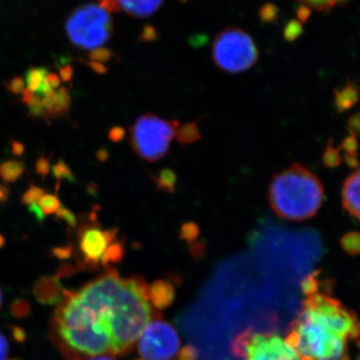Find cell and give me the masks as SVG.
Returning <instances> with one entry per match:
<instances>
[{
  "label": "cell",
  "instance_id": "obj_1",
  "mask_svg": "<svg viewBox=\"0 0 360 360\" xmlns=\"http://www.w3.org/2000/svg\"><path fill=\"white\" fill-rule=\"evenodd\" d=\"M49 336L68 360L131 352L142 330L160 316L143 277H122L113 267L78 290H63Z\"/></svg>",
  "mask_w": 360,
  "mask_h": 360
},
{
  "label": "cell",
  "instance_id": "obj_2",
  "mask_svg": "<svg viewBox=\"0 0 360 360\" xmlns=\"http://www.w3.org/2000/svg\"><path fill=\"white\" fill-rule=\"evenodd\" d=\"M302 309L288 328L285 340L300 360H347V342L359 335L356 316L321 290V279L310 274L302 283Z\"/></svg>",
  "mask_w": 360,
  "mask_h": 360
},
{
  "label": "cell",
  "instance_id": "obj_3",
  "mask_svg": "<svg viewBox=\"0 0 360 360\" xmlns=\"http://www.w3.org/2000/svg\"><path fill=\"white\" fill-rule=\"evenodd\" d=\"M323 198L321 180L298 163L274 174L270 182V207L283 219L303 221L311 219L319 212Z\"/></svg>",
  "mask_w": 360,
  "mask_h": 360
},
{
  "label": "cell",
  "instance_id": "obj_4",
  "mask_svg": "<svg viewBox=\"0 0 360 360\" xmlns=\"http://www.w3.org/2000/svg\"><path fill=\"white\" fill-rule=\"evenodd\" d=\"M179 127V120L146 113L130 127V146L142 160L155 162L167 155Z\"/></svg>",
  "mask_w": 360,
  "mask_h": 360
},
{
  "label": "cell",
  "instance_id": "obj_5",
  "mask_svg": "<svg viewBox=\"0 0 360 360\" xmlns=\"http://www.w3.org/2000/svg\"><path fill=\"white\" fill-rule=\"evenodd\" d=\"M65 30L75 46L94 51L110 40L112 20L110 11L98 4H90L73 11L66 21Z\"/></svg>",
  "mask_w": 360,
  "mask_h": 360
},
{
  "label": "cell",
  "instance_id": "obj_6",
  "mask_svg": "<svg viewBox=\"0 0 360 360\" xmlns=\"http://www.w3.org/2000/svg\"><path fill=\"white\" fill-rule=\"evenodd\" d=\"M212 58L221 70L229 73L243 72L257 63V45L243 30L229 28L217 35L213 42Z\"/></svg>",
  "mask_w": 360,
  "mask_h": 360
},
{
  "label": "cell",
  "instance_id": "obj_7",
  "mask_svg": "<svg viewBox=\"0 0 360 360\" xmlns=\"http://www.w3.org/2000/svg\"><path fill=\"white\" fill-rule=\"evenodd\" d=\"M232 352L243 360H300L285 338L252 329H246L232 340Z\"/></svg>",
  "mask_w": 360,
  "mask_h": 360
},
{
  "label": "cell",
  "instance_id": "obj_8",
  "mask_svg": "<svg viewBox=\"0 0 360 360\" xmlns=\"http://www.w3.org/2000/svg\"><path fill=\"white\" fill-rule=\"evenodd\" d=\"M136 345L139 360H176L181 352L179 333L160 316L148 322Z\"/></svg>",
  "mask_w": 360,
  "mask_h": 360
},
{
  "label": "cell",
  "instance_id": "obj_9",
  "mask_svg": "<svg viewBox=\"0 0 360 360\" xmlns=\"http://www.w3.org/2000/svg\"><path fill=\"white\" fill-rule=\"evenodd\" d=\"M82 262L80 266L86 269H97L103 266L106 251L118 239V229H104L97 224L96 210L90 213L89 222L80 224L77 229Z\"/></svg>",
  "mask_w": 360,
  "mask_h": 360
},
{
  "label": "cell",
  "instance_id": "obj_10",
  "mask_svg": "<svg viewBox=\"0 0 360 360\" xmlns=\"http://www.w3.org/2000/svg\"><path fill=\"white\" fill-rule=\"evenodd\" d=\"M163 0H99V6L110 13H123L137 18H146L158 11Z\"/></svg>",
  "mask_w": 360,
  "mask_h": 360
},
{
  "label": "cell",
  "instance_id": "obj_11",
  "mask_svg": "<svg viewBox=\"0 0 360 360\" xmlns=\"http://www.w3.org/2000/svg\"><path fill=\"white\" fill-rule=\"evenodd\" d=\"M71 96L66 87H58L51 94L42 97V106L44 108V120H56L68 115L70 110Z\"/></svg>",
  "mask_w": 360,
  "mask_h": 360
},
{
  "label": "cell",
  "instance_id": "obj_12",
  "mask_svg": "<svg viewBox=\"0 0 360 360\" xmlns=\"http://www.w3.org/2000/svg\"><path fill=\"white\" fill-rule=\"evenodd\" d=\"M342 203L352 217L360 220V168L345 180Z\"/></svg>",
  "mask_w": 360,
  "mask_h": 360
},
{
  "label": "cell",
  "instance_id": "obj_13",
  "mask_svg": "<svg viewBox=\"0 0 360 360\" xmlns=\"http://www.w3.org/2000/svg\"><path fill=\"white\" fill-rule=\"evenodd\" d=\"M151 297L155 309L160 310L167 307L174 300L175 290L174 284L169 281H156L150 284Z\"/></svg>",
  "mask_w": 360,
  "mask_h": 360
},
{
  "label": "cell",
  "instance_id": "obj_14",
  "mask_svg": "<svg viewBox=\"0 0 360 360\" xmlns=\"http://www.w3.org/2000/svg\"><path fill=\"white\" fill-rule=\"evenodd\" d=\"M151 179L158 191L170 194L175 193L177 175L170 168H163L158 174L151 175Z\"/></svg>",
  "mask_w": 360,
  "mask_h": 360
},
{
  "label": "cell",
  "instance_id": "obj_15",
  "mask_svg": "<svg viewBox=\"0 0 360 360\" xmlns=\"http://www.w3.org/2000/svg\"><path fill=\"white\" fill-rule=\"evenodd\" d=\"M25 172V167L22 161L9 160L0 163V179L6 184H14L18 181Z\"/></svg>",
  "mask_w": 360,
  "mask_h": 360
},
{
  "label": "cell",
  "instance_id": "obj_16",
  "mask_svg": "<svg viewBox=\"0 0 360 360\" xmlns=\"http://www.w3.org/2000/svg\"><path fill=\"white\" fill-rule=\"evenodd\" d=\"M200 130L196 122H188L177 129L176 137L177 142L182 146H191L194 142L200 141Z\"/></svg>",
  "mask_w": 360,
  "mask_h": 360
},
{
  "label": "cell",
  "instance_id": "obj_17",
  "mask_svg": "<svg viewBox=\"0 0 360 360\" xmlns=\"http://www.w3.org/2000/svg\"><path fill=\"white\" fill-rule=\"evenodd\" d=\"M59 290H60V285L56 277H44L40 279L35 286V293L40 300L47 297V295H49V300L51 297H56V295H59Z\"/></svg>",
  "mask_w": 360,
  "mask_h": 360
},
{
  "label": "cell",
  "instance_id": "obj_18",
  "mask_svg": "<svg viewBox=\"0 0 360 360\" xmlns=\"http://www.w3.org/2000/svg\"><path fill=\"white\" fill-rule=\"evenodd\" d=\"M47 73L49 70L45 68H32L28 70L25 77V89L35 94L40 84L44 82Z\"/></svg>",
  "mask_w": 360,
  "mask_h": 360
},
{
  "label": "cell",
  "instance_id": "obj_19",
  "mask_svg": "<svg viewBox=\"0 0 360 360\" xmlns=\"http://www.w3.org/2000/svg\"><path fill=\"white\" fill-rule=\"evenodd\" d=\"M357 98H359V94H357L356 89H354L352 85H347L345 89L336 92V106L340 110H347L354 105Z\"/></svg>",
  "mask_w": 360,
  "mask_h": 360
},
{
  "label": "cell",
  "instance_id": "obj_20",
  "mask_svg": "<svg viewBox=\"0 0 360 360\" xmlns=\"http://www.w3.org/2000/svg\"><path fill=\"white\" fill-rule=\"evenodd\" d=\"M52 176L58 180H66L70 184H77V180L70 165L63 160H59L53 167H51Z\"/></svg>",
  "mask_w": 360,
  "mask_h": 360
},
{
  "label": "cell",
  "instance_id": "obj_21",
  "mask_svg": "<svg viewBox=\"0 0 360 360\" xmlns=\"http://www.w3.org/2000/svg\"><path fill=\"white\" fill-rule=\"evenodd\" d=\"M39 202V205L40 208H41L42 212H44L45 217H46V215L56 214L61 205L60 200H59L58 195L49 193L44 194Z\"/></svg>",
  "mask_w": 360,
  "mask_h": 360
},
{
  "label": "cell",
  "instance_id": "obj_22",
  "mask_svg": "<svg viewBox=\"0 0 360 360\" xmlns=\"http://www.w3.org/2000/svg\"><path fill=\"white\" fill-rule=\"evenodd\" d=\"M300 1L307 8H312L317 11H329V9L340 6L341 4H345L348 0H300Z\"/></svg>",
  "mask_w": 360,
  "mask_h": 360
},
{
  "label": "cell",
  "instance_id": "obj_23",
  "mask_svg": "<svg viewBox=\"0 0 360 360\" xmlns=\"http://www.w3.org/2000/svg\"><path fill=\"white\" fill-rule=\"evenodd\" d=\"M343 250L352 255H360V233L359 232H349L343 236L341 240Z\"/></svg>",
  "mask_w": 360,
  "mask_h": 360
},
{
  "label": "cell",
  "instance_id": "obj_24",
  "mask_svg": "<svg viewBox=\"0 0 360 360\" xmlns=\"http://www.w3.org/2000/svg\"><path fill=\"white\" fill-rule=\"evenodd\" d=\"M44 194H45V191L42 187L30 184L27 191L21 196L20 203L26 206L32 205L33 203H37V201H39Z\"/></svg>",
  "mask_w": 360,
  "mask_h": 360
},
{
  "label": "cell",
  "instance_id": "obj_25",
  "mask_svg": "<svg viewBox=\"0 0 360 360\" xmlns=\"http://www.w3.org/2000/svg\"><path fill=\"white\" fill-rule=\"evenodd\" d=\"M200 226L194 222H186L180 229V238L191 243L200 236Z\"/></svg>",
  "mask_w": 360,
  "mask_h": 360
},
{
  "label": "cell",
  "instance_id": "obj_26",
  "mask_svg": "<svg viewBox=\"0 0 360 360\" xmlns=\"http://www.w3.org/2000/svg\"><path fill=\"white\" fill-rule=\"evenodd\" d=\"M26 106L28 108V115L33 118H44V108L42 106V97L34 94L32 101Z\"/></svg>",
  "mask_w": 360,
  "mask_h": 360
},
{
  "label": "cell",
  "instance_id": "obj_27",
  "mask_svg": "<svg viewBox=\"0 0 360 360\" xmlns=\"http://www.w3.org/2000/svg\"><path fill=\"white\" fill-rule=\"evenodd\" d=\"M56 217L58 219L63 220L68 226L75 229L77 225V217L70 210L65 207V205H61L60 207L58 208V212L56 213Z\"/></svg>",
  "mask_w": 360,
  "mask_h": 360
},
{
  "label": "cell",
  "instance_id": "obj_28",
  "mask_svg": "<svg viewBox=\"0 0 360 360\" xmlns=\"http://www.w3.org/2000/svg\"><path fill=\"white\" fill-rule=\"evenodd\" d=\"M340 153H338V149L333 148L331 144H328L323 155L324 165L328 167H335L340 165Z\"/></svg>",
  "mask_w": 360,
  "mask_h": 360
},
{
  "label": "cell",
  "instance_id": "obj_29",
  "mask_svg": "<svg viewBox=\"0 0 360 360\" xmlns=\"http://www.w3.org/2000/svg\"><path fill=\"white\" fill-rule=\"evenodd\" d=\"M51 170V160L45 158L44 155L40 156L37 163H35V174L41 177L42 180H44L49 176Z\"/></svg>",
  "mask_w": 360,
  "mask_h": 360
},
{
  "label": "cell",
  "instance_id": "obj_30",
  "mask_svg": "<svg viewBox=\"0 0 360 360\" xmlns=\"http://www.w3.org/2000/svg\"><path fill=\"white\" fill-rule=\"evenodd\" d=\"M6 89L9 92L14 94V96H20L22 94L23 90L25 89V78L21 77H13L8 84L6 85Z\"/></svg>",
  "mask_w": 360,
  "mask_h": 360
},
{
  "label": "cell",
  "instance_id": "obj_31",
  "mask_svg": "<svg viewBox=\"0 0 360 360\" xmlns=\"http://www.w3.org/2000/svg\"><path fill=\"white\" fill-rule=\"evenodd\" d=\"M112 56V52L106 49H97L91 51L89 53V58L96 63H103L110 60Z\"/></svg>",
  "mask_w": 360,
  "mask_h": 360
},
{
  "label": "cell",
  "instance_id": "obj_32",
  "mask_svg": "<svg viewBox=\"0 0 360 360\" xmlns=\"http://www.w3.org/2000/svg\"><path fill=\"white\" fill-rule=\"evenodd\" d=\"M52 255L58 259H68L72 257L73 246L71 245L61 246V248H54L52 250Z\"/></svg>",
  "mask_w": 360,
  "mask_h": 360
},
{
  "label": "cell",
  "instance_id": "obj_33",
  "mask_svg": "<svg viewBox=\"0 0 360 360\" xmlns=\"http://www.w3.org/2000/svg\"><path fill=\"white\" fill-rule=\"evenodd\" d=\"M125 134H127V131L122 127H113L112 129L110 130L108 132V139H110V141L115 142V143H118L124 139Z\"/></svg>",
  "mask_w": 360,
  "mask_h": 360
},
{
  "label": "cell",
  "instance_id": "obj_34",
  "mask_svg": "<svg viewBox=\"0 0 360 360\" xmlns=\"http://www.w3.org/2000/svg\"><path fill=\"white\" fill-rule=\"evenodd\" d=\"M28 212L34 217L37 222H42L45 219L44 213L37 203H33V205L28 206Z\"/></svg>",
  "mask_w": 360,
  "mask_h": 360
},
{
  "label": "cell",
  "instance_id": "obj_35",
  "mask_svg": "<svg viewBox=\"0 0 360 360\" xmlns=\"http://www.w3.org/2000/svg\"><path fill=\"white\" fill-rule=\"evenodd\" d=\"M45 79H46L47 84H49V86L51 87L52 89H58L59 85H60V77H59L58 75H56V73L54 72H49L47 73L46 77H45Z\"/></svg>",
  "mask_w": 360,
  "mask_h": 360
},
{
  "label": "cell",
  "instance_id": "obj_36",
  "mask_svg": "<svg viewBox=\"0 0 360 360\" xmlns=\"http://www.w3.org/2000/svg\"><path fill=\"white\" fill-rule=\"evenodd\" d=\"M25 146L22 142L18 141H11V153L14 156H22L25 155Z\"/></svg>",
  "mask_w": 360,
  "mask_h": 360
},
{
  "label": "cell",
  "instance_id": "obj_37",
  "mask_svg": "<svg viewBox=\"0 0 360 360\" xmlns=\"http://www.w3.org/2000/svg\"><path fill=\"white\" fill-rule=\"evenodd\" d=\"M59 75H60V79L63 80V82H70L71 78L73 77V68L71 65H65L63 66V68L59 70Z\"/></svg>",
  "mask_w": 360,
  "mask_h": 360
},
{
  "label": "cell",
  "instance_id": "obj_38",
  "mask_svg": "<svg viewBox=\"0 0 360 360\" xmlns=\"http://www.w3.org/2000/svg\"><path fill=\"white\" fill-rule=\"evenodd\" d=\"M11 198V189L0 182V205H6Z\"/></svg>",
  "mask_w": 360,
  "mask_h": 360
},
{
  "label": "cell",
  "instance_id": "obj_39",
  "mask_svg": "<svg viewBox=\"0 0 360 360\" xmlns=\"http://www.w3.org/2000/svg\"><path fill=\"white\" fill-rule=\"evenodd\" d=\"M194 357H195L194 348L186 347L182 348L181 352H180L179 360H194Z\"/></svg>",
  "mask_w": 360,
  "mask_h": 360
},
{
  "label": "cell",
  "instance_id": "obj_40",
  "mask_svg": "<svg viewBox=\"0 0 360 360\" xmlns=\"http://www.w3.org/2000/svg\"><path fill=\"white\" fill-rule=\"evenodd\" d=\"M7 352H8V342L4 335L0 333V360H6Z\"/></svg>",
  "mask_w": 360,
  "mask_h": 360
},
{
  "label": "cell",
  "instance_id": "obj_41",
  "mask_svg": "<svg viewBox=\"0 0 360 360\" xmlns=\"http://www.w3.org/2000/svg\"><path fill=\"white\" fill-rule=\"evenodd\" d=\"M87 65L91 68L92 70L96 71V72L99 73V75H104V73L108 72V68L103 65V63H96V61H91V63H87Z\"/></svg>",
  "mask_w": 360,
  "mask_h": 360
},
{
  "label": "cell",
  "instance_id": "obj_42",
  "mask_svg": "<svg viewBox=\"0 0 360 360\" xmlns=\"http://www.w3.org/2000/svg\"><path fill=\"white\" fill-rule=\"evenodd\" d=\"M350 129H352V135L354 134H360V115H355L352 117V122L349 123Z\"/></svg>",
  "mask_w": 360,
  "mask_h": 360
},
{
  "label": "cell",
  "instance_id": "obj_43",
  "mask_svg": "<svg viewBox=\"0 0 360 360\" xmlns=\"http://www.w3.org/2000/svg\"><path fill=\"white\" fill-rule=\"evenodd\" d=\"M108 158H110V153H108V149L101 148L96 151V158L99 162H105Z\"/></svg>",
  "mask_w": 360,
  "mask_h": 360
},
{
  "label": "cell",
  "instance_id": "obj_44",
  "mask_svg": "<svg viewBox=\"0 0 360 360\" xmlns=\"http://www.w3.org/2000/svg\"><path fill=\"white\" fill-rule=\"evenodd\" d=\"M87 360H116V359L112 355H98Z\"/></svg>",
  "mask_w": 360,
  "mask_h": 360
},
{
  "label": "cell",
  "instance_id": "obj_45",
  "mask_svg": "<svg viewBox=\"0 0 360 360\" xmlns=\"http://www.w3.org/2000/svg\"><path fill=\"white\" fill-rule=\"evenodd\" d=\"M96 189L97 186L96 184H90L87 186V193L90 194V195H96Z\"/></svg>",
  "mask_w": 360,
  "mask_h": 360
},
{
  "label": "cell",
  "instance_id": "obj_46",
  "mask_svg": "<svg viewBox=\"0 0 360 360\" xmlns=\"http://www.w3.org/2000/svg\"><path fill=\"white\" fill-rule=\"evenodd\" d=\"M6 245V238L0 233V248H4Z\"/></svg>",
  "mask_w": 360,
  "mask_h": 360
},
{
  "label": "cell",
  "instance_id": "obj_47",
  "mask_svg": "<svg viewBox=\"0 0 360 360\" xmlns=\"http://www.w3.org/2000/svg\"><path fill=\"white\" fill-rule=\"evenodd\" d=\"M1 304H2V292H1V290H0V307H1Z\"/></svg>",
  "mask_w": 360,
  "mask_h": 360
}]
</instances>
